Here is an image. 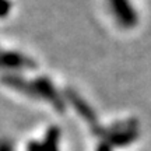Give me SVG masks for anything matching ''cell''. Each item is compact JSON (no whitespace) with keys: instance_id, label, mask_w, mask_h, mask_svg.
Listing matches in <instances>:
<instances>
[{"instance_id":"obj_7","label":"cell","mask_w":151,"mask_h":151,"mask_svg":"<svg viewBox=\"0 0 151 151\" xmlns=\"http://www.w3.org/2000/svg\"><path fill=\"white\" fill-rule=\"evenodd\" d=\"M98 151H111V146H109L108 143H105V144H102V146L99 147Z\"/></svg>"},{"instance_id":"obj_2","label":"cell","mask_w":151,"mask_h":151,"mask_svg":"<svg viewBox=\"0 0 151 151\" xmlns=\"http://www.w3.org/2000/svg\"><path fill=\"white\" fill-rule=\"evenodd\" d=\"M32 90H34V95H42L48 99L49 102H52L59 109H63V104L60 101V98L58 97L56 91L53 90L52 84L49 83L46 78H39L32 84Z\"/></svg>"},{"instance_id":"obj_3","label":"cell","mask_w":151,"mask_h":151,"mask_svg":"<svg viewBox=\"0 0 151 151\" xmlns=\"http://www.w3.org/2000/svg\"><path fill=\"white\" fill-rule=\"evenodd\" d=\"M58 139H59V130L52 129L48 133V137L43 144L31 143L28 150L29 151H58Z\"/></svg>"},{"instance_id":"obj_5","label":"cell","mask_w":151,"mask_h":151,"mask_svg":"<svg viewBox=\"0 0 151 151\" xmlns=\"http://www.w3.org/2000/svg\"><path fill=\"white\" fill-rule=\"evenodd\" d=\"M69 97H70V99H71V102H73V105H74L76 108L78 109V112H80L86 119L91 120L92 123H94V120H95V116H94V113L91 112V109L88 108V105H87V104H84V101H83L81 98L77 97L74 92L69 91Z\"/></svg>"},{"instance_id":"obj_4","label":"cell","mask_w":151,"mask_h":151,"mask_svg":"<svg viewBox=\"0 0 151 151\" xmlns=\"http://www.w3.org/2000/svg\"><path fill=\"white\" fill-rule=\"evenodd\" d=\"M0 66L1 67H14V69H17V67L32 66V62L17 53H1L0 55Z\"/></svg>"},{"instance_id":"obj_6","label":"cell","mask_w":151,"mask_h":151,"mask_svg":"<svg viewBox=\"0 0 151 151\" xmlns=\"http://www.w3.org/2000/svg\"><path fill=\"white\" fill-rule=\"evenodd\" d=\"M0 151H11V147L9 146V143L3 141V143H0Z\"/></svg>"},{"instance_id":"obj_1","label":"cell","mask_w":151,"mask_h":151,"mask_svg":"<svg viewBox=\"0 0 151 151\" xmlns=\"http://www.w3.org/2000/svg\"><path fill=\"white\" fill-rule=\"evenodd\" d=\"M109 4L120 25L124 28L134 27L137 22V14L129 0H109Z\"/></svg>"}]
</instances>
